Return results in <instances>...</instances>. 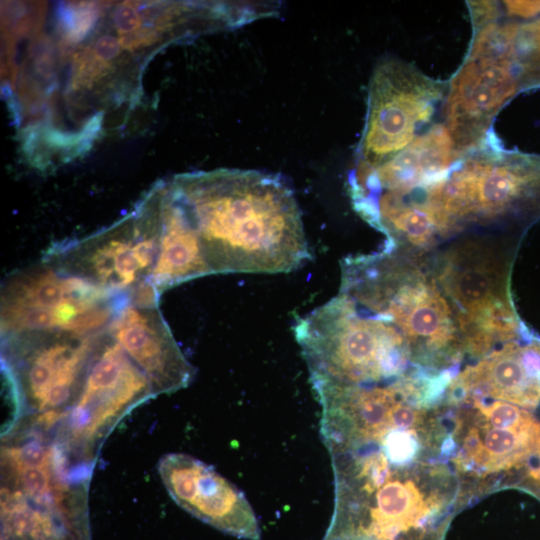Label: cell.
Listing matches in <instances>:
<instances>
[{
	"label": "cell",
	"mask_w": 540,
	"mask_h": 540,
	"mask_svg": "<svg viewBox=\"0 0 540 540\" xmlns=\"http://www.w3.org/2000/svg\"><path fill=\"white\" fill-rule=\"evenodd\" d=\"M517 85L515 56L468 54L450 83L445 106L446 128L460 155L485 138L493 116Z\"/></svg>",
	"instance_id": "7c38bea8"
},
{
	"label": "cell",
	"mask_w": 540,
	"mask_h": 540,
	"mask_svg": "<svg viewBox=\"0 0 540 540\" xmlns=\"http://www.w3.org/2000/svg\"><path fill=\"white\" fill-rule=\"evenodd\" d=\"M416 430L395 429L379 443V449L395 467H405L412 463L420 451V440Z\"/></svg>",
	"instance_id": "ac0fdd59"
},
{
	"label": "cell",
	"mask_w": 540,
	"mask_h": 540,
	"mask_svg": "<svg viewBox=\"0 0 540 540\" xmlns=\"http://www.w3.org/2000/svg\"><path fill=\"white\" fill-rule=\"evenodd\" d=\"M103 332L1 335V370L11 376L22 394L25 419L46 429L57 426L83 389Z\"/></svg>",
	"instance_id": "8992f818"
},
{
	"label": "cell",
	"mask_w": 540,
	"mask_h": 540,
	"mask_svg": "<svg viewBox=\"0 0 540 540\" xmlns=\"http://www.w3.org/2000/svg\"><path fill=\"white\" fill-rule=\"evenodd\" d=\"M126 294L101 288L43 259L5 279L1 291V335L107 330Z\"/></svg>",
	"instance_id": "277c9868"
},
{
	"label": "cell",
	"mask_w": 540,
	"mask_h": 540,
	"mask_svg": "<svg viewBox=\"0 0 540 540\" xmlns=\"http://www.w3.org/2000/svg\"><path fill=\"white\" fill-rule=\"evenodd\" d=\"M157 470L168 494L184 510L227 534L260 540L247 498L212 467L190 455L169 453L160 458Z\"/></svg>",
	"instance_id": "8fae6325"
},
{
	"label": "cell",
	"mask_w": 540,
	"mask_h": 540,
	"mask_svg": "<svg viewBox=\"0 0 540 540\" xmlns=\"http://www.w3.org/2000/svg\"><path fill=\"white\" fill-rule=\"evenodd\" d=\"M435 277L394 249L348 257L340 293L393 325L411 359L426 365L454 361L463 348L455 314Z\"/></svg>",
	"instance_id": "7a4b0ae2"
},
{
	"label": "cell",
	"mask_w": 540,
	"mask_h": 540,
	"mask_svg": "<svg viewBox=\"0 0 540 540\" xmlns=\"http://www.w3.org/2000/svg\"><path fill=\"white\" fill-rule=\"evenodd\" d=\"M469 6L476 29L494 22L496 19L498 13L497 5L492 1H472Z\"/></svg>",
	"instance_id": "ffe728a7"
},
{
	"label": "cell",
	"mask_w": 540,
	"mask_h": 540,
	"mask_svg": "<svg viewBox=\"0 0 540 540\" xmlns=\"http://www.w3.org/2000/svg\"><path fill=\"white\" fill-rule=\"evenodd\" d=\"M506 11L516 17L530 18L540 13V1H504Z\"/></svg>",
	"instance_id": "44dd1931"
},
{
	"label": "cell",
	"mask_w": 540,
	"mask_h": 540,
	"mask_svg": "<svg viewBox=\"0 0 540 540\" xmlns=\"http://www.w3.org/2000/svg\"><path fill=\"white\" fill-rule=\"evenodd\" d=\"M158 236L151 284L160 296L164 291L195 278L210 275L197 235L168 180L151 188Z\"/></svg>",
	"instance_id": "9a60e30c"
},
{
	"label": "cell",
	"mask_w": 540,
	"mask_h": 540,
	"mask_svg": "<svg viewBox=\"0 0 540 540\" xmlns=\"http://www.w3.org/2000/svg\"><path fill=\"white\" fill-rule=\"evenodd\" d=\"M522 42L540 60V19L524 26Z\"/></svg>",
	"instance_id": "7402d4cb"
},
{
	"label": "cell",
	"mask_w": 540,
	"mask_h": 540,
	"mask_svg": "<svg viewBox=\"0 0 540 540\" xmlns=\"http://www.w3.org/2000/svg\"><path fill=\"white\" fill-rule=\"evenodd\" d=\"M158 224L150 192L118 222L90 236L53 246L44 256L62 271L132 303L158 305L151 284L157 254Z\"/></svg>",
	"instance_id": "5b68a950"
},
{
	"label": "cell",
	"mask_w": 540,
	"mask_h": 540,
	"mask_svg": "<svg viewBox=\"0 0 540 540\" xmlns=\"http://www.w3.org/2000/svg\"><path fill=\"white\" fill-rule=\"evenodd\" d=\"M436 276L455 307L464 349L484 354L495 343L515 341L525 332L509 296L507 268L492 248L457 245L442 258Z\"/></svg>",
	"instance_id": "ba28073f"
},
{
	"label": "cell",
	"mask_w": 540,
	"mask_h": 540,
	"mask_svg": "<svg viewBox=\"0 0 540 540\" xmlns=\"http://www.w3.org/2000/svg\"><path fill=\"white\" fill-rule=\"evenodd\" d=\"M520 472V485L540 498V451L529 459Z\"/></svg>",
	"instance_id": "d6986e66"
},
{
	"label": "cell",
	"mask_w": 540,
	"mask_h": 540,
	"mask_svg": "<svg viewBox=\"0 0 540 540\" xmlns=\"http://www.w3.org/2000/svg\"><path fill=\"white\" fill-rule=\"evenodd\" d=\"M472 403V407L494 428H520L539 420L532 410L506 401L485 402L480 399H472Z\"/></svg>",
	"instance_id": "e0dca14e"
},
{
	"label": "cell",
	"mask_w": 540,
	"mask_h": 540,
	"mask_svg": "<svg viewBox=\"0 0 540 540\" xmlns=\"http://www.w3.org/2000/svg\"><path fill=\"white\" fill-rule=\"evenodd\" d=\"M458 156L446 126L434 125L386 161L374 167L356 165L349 178L351 199L431 185L449 173Z\"/></svg>",
	"instance_id": "5bb4252c"
},
{
	"label": "cell",
	"mask_w": 540,
	"mask_h": 540,
	"mask_svg": "<svg viewBox=\"0 0 540 540\" xmlns=\"http://www.w3.org/2000/svg\"><path fill=\"white\" fill-rule=\"evenodd\" d=\"M169 183L211 274L286 273L310 259L299 205L277 175L222 168Z\"/></svg>",
	"instance_id": "6da1fadb"
},
{
	"label": "cell",
	"mask_w": 540,
	"mask_h": 540,
	"mask_svg": "<svg viewBox=\"0 0 540 540\" xmlns=\"http://www.w3.org/2000/svg\"><path fill=\"white\" fill-rule=\"evenodd\" d=\"M294 334L310 381L347 386L388 383L404 376L411 359L393 325L342 293L299 318Z\"/></svg>",
	"instance_id": "3957f363"
},
{
	"label": "cell",
	"mask_w": 540,
	"mask_h": 540,
	"mask_svg": "<svg viewBox=\"0 0 540 540\" xmlns=\"http://www.w3.org/2000/svg\"><path fill=\"white\" fill-rule=\"evenodd\" d=\"M540 197V158L481 153L466 158L436 187V198L455 226L491 221Z\"/></svg>",
	"instance_id": "30bf717a"
},
{
	"label": "cell",
	"mask_w": 540,
	"mask_h": 540,
	"mask_svg": "<svg viewBox=\"0 0 540 540\" xmlns=\"http://www.w3.org/2000/svg\"><path fill=\"white\" fill-rule=\"evenodd\" d=\"M443 91V84L408 63L380 61L370 80L356 165L374 167L407 147L431 119Z\"/></svg>",
	"instance_id": "9c48e42d"
},
{
	"label": "cell",
	"mask_w": 540,
	"mask_h": 540,
	"mask_svg": "<svg viewBox=\"0 0 540 540\" xmlns=\"http://www.w3.org/2000/svg\"><path fill=\"white\" fill-rule=\"evenodd\" d=\"M109 332L148 379L155 396L186 388L195 369L185 358L158 305L129 302Z\"/></svg>",
	"instance_id": "4fadbf2b"
},
{
	"label": "cell",
	"mask_w": 540,
	"mask_h": 540,
	"mask_svg": "<svg viewBox=\"0 0 540 540\" xmlns=\"http://www.w3.org/2000/svg\"><path fill=\"white\" fill-rule=\"evenodd\" d=\"M451 401L503 400L533 410L540 405V380L527 368L522 346L516 341L490 353L478 364L467 367L450 383Z\"/></svg>",
	"instance_id": "2e32d148"
},
{
	"label": "cell",
	"mask_w": 540,
	"mask_h": 540,
	"mask_svg": "<svg viewBox=\"0 0 540 540\" xmlns=\"http://www.w3.org/2000/svg\"><path fill=\"white\" fill-rule=\"evenodd\" d=\"M153 397L148 379L108 328L97 340L83 389L54 428V438L74 461L94 466L116 425Z\"/></svg>",
	"instance_id": "52a82bcc"
}]
</instances>
